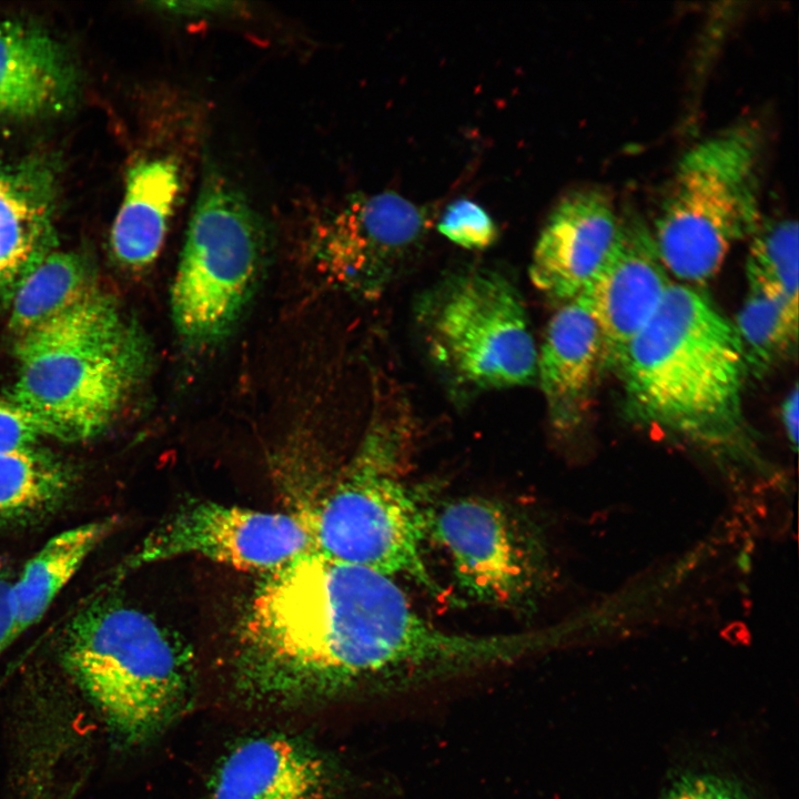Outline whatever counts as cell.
Returning a JSON list of instances; mask_svg holds the SVG:
<instances>
[{
	"label": "cell",
	"instance_id": "cell-1",
	"mask_svg": "<svg viewBox=\"0 0 799 799\" xmlns=\"http://www.w3.org/2000/svg\"><path fill=\"white\" fill-rule=\"evenodd\" d=\"M404 646L388 577L309 550L259 585L237 666L242 684L266 699L377 692Z\"/></svg>",
	"mask_w": 799,
	"mask_h": 799
},
{
	"label": "cell",
	"instance_id": "cell-2",
	"mask_svg": "<svg viewBox=\"0 0 799 799\" xmlns=\"http://www.w3.org/2000/svg\"><path fill=\"white\" fill-rule=\"evenodd\" d=\"M638 421L704 444L744 429L748 373L734 322L689 285L671 284L618 365Z\"/></svg>",
	"mask_w": 799,
	"mask_h": 799
},
{
	"label": "cell",
	"instance_id": "cell-3",
	"mask_svg": "<svg viewBox=\"0 0 799 799\" xmlns=\"http://www.w3.org/2000/svg\"><path fill=\"white\" fill-rule=\"evenodd\" d=\"M11 400L44 437L83 442L115 418L146 373L150 348L115 302L97 292L18 338Z\"/></svg>",
	"mask_w": 799,
	"mask_h": 799
},
{
	"label": "cell",
	"instance_id": "cell-4",
	"mask_svg": "<svg viewBox=\"0 0 799 799\" xmlns=\"http://www.w3.org/2000/svg\"><path fill=\"white\" fill-rule=\"evenodd\" d=\"M407 426L402 416L374 418L344 472L297 514L312 550L439 591L425 562L427 507L400 475Z\"/></svg>",
	"mask_w": 799,
	"mask_h": 799
},
{
	"label": "cell",
	"instance_id": "cell-5",
	"mask_svg": "<svg viewBox=\"0 0 799 799\" xmlns=\"http://www.w3.org/2000/svg\"><path fill=\"white\" fill-rule=\"evenodd\" d=\"M61 659L123 746L156 735L186 688L188 657L178 639L150 615L114 598L95 599L72 618Z\"/></svg>",
	"mask_w": 799,
	"mask_h": 799
},
{
	"label": "cell",
	"instance_id": "cell-6",
	"mask_svg": "<svg viewBox=\"0 0 799 799\" xmlns=\"http://www.w3.org/2000/svg\"><path fill=\"white\" fill-rule=\"evenodd\" d=\"M761 132L755 123L728 127L680 159L651 230L667 272L704 284L731 246L761 223Z\"/></svg>",
	"mask_w": 799,
	"mask_h": 799
},
{
	"label": "cell",
	"instance_id": "cell-7",
	"mask_svg": "<svg viewBox=\"0 0 799 799\" xmlns=\"http://www.w3.org/2000/svg\"><path fill=\"white\" fill-rule=\"evenodd\" d=\"M266 240L247 198L205 164L170 290L172 322L186 346L214 345L235 327L257 287Z\"/></svg>",
	"mask_w": 799,
	"mask_h": 799
},
{
	"label": "cell",
	"instance_id": "cell-8",
	"mask_svg": "<svg viewBox=\"0 0 799 799\" xmlns=\"http://www.w3.org/2000/svg\"><path fill=\"white\" fill-rule=\"evenodd\" d=\"M415 313L429 360L454 387L482 392L536 381L529 316L504 274L486 267L454 273L423 295Z\"/></svg>",
	"mask_w": 799,
	"mask_h": 799
},
{
	"label": "cell",
	"instance_id": "cell-9",
	"mask_svg": "<svg viewBox=\"0 0 799 799\" xmlns=\"http://www.w3.org/2000/svg\"><path fill=\"white\" fill-rule=\"evenodd\" d=\"M427 537L447 557L462 591L481 604L524 609L544 588L542 542L526 517L499 499L464 495L427 507Z\"/></svg>",
	"mask_w": 799,
	"mask_h": 799
},
{
	"label": "cell",
	"instance_id": "cell-10",
	"mask_svg": "<svg viewBox=\"0 0 799 799\" xmlns=\"http://www.w3.org/2000/svg\"><path fill=\"white\" fill-rule=\"evenodd\" d=\"M295 513L267 512L202 500L161 523L130 558V567L198 556L233 568L270 574L312 550Z\"/></svg>",
	"mask_w": 799,
	"mask_h": 799
},
{
	"label": "cell",
	"instance_id": "cell-11",
	"mask_svg": "<svg viewBox=\"0 0 799 799\" xmlns=\"http://www.w3.org/2000/svg\"><path fill=\"white\" fill-rule=\"evenodd\" d=\"M428 225L426 211L396 193L354 195L320 219L312 249L334 282L375 297L417 253Z\"/></svg>",
	"mask_w": 799,
	"mask_h": 799
},
{
	"label": "cell",
	"instance_id": "cell-12",
	"mask_svg": "<svg viewBox=\"0 0 799 799\" xmlns=\"http://www.w3.org/2000/svg\"><path fill=\"white\" fill-rule=\"evenodd\" d=\"M670 285L651 230L637 213L620 215L609 253L576 297L598 326L604 366L618 367Z\"/></svg>",
	"mask_w": 799,
	"mask_h": 799
},
{
	"label": "cell",
	"instance_id": "cell-13",
	"mask_svg": "<svg viewBox=\"0 0 799 799\" xmlns=\"http://www.w3.org/2000/svg\"><path fill=\"white\" fill-rule=\"evenodd\" d=\"M618 224L603 190L585 188L566 195L535 244L528 270L534 286L559 305L576 299L609 253Z\"/></svg>",
	"mask_w": 799,
	"mask_h": 799
},
{
	"label": "cell",
	"instance_id": "cell-14",
	"mask_svg": "<svg viewBox=\"0 0 799 799\" xmlns=\"http://www.w3.org/2000/svg\"><path fill=\"white\" fill-rule=\"evenodd\" d=\"M58 186L52 160L0 159V302L52 251Z\"/></svg>",
	"mask_w": 799,
	"mask_h": 799
},
{
	"label": "cell",
	"instance_id": "cell-15",
	"mask_svg": "<svg viewBox=\"0 0 799 799\" xmlns=\"http://www.w3.org/2000/svg\"><path fill=\"white\" fill-rule=\"evenodd\" d=\"M78 92V72L62 44L41 28L0 21V118L63 112Z\"/></svg>",
	"mask_w": 799,
	"mask_h": 799
},
{
	"label": "cell",
	"instance_id": "cell-16",
	"mask_svg": "<svg viewBox=\"0 0 799 799\" xmlns=\"http://www.w3.org/2000/svg\"><path fill=\"white\" fill-rule=\"evenodd\" d=\"M604 368L597 324L574 299L549 320L537 352V377L553 427L576 429L588 412L595 382Z\"/></svg>",
	"mask_w": 799,
	"mask_h": 799
},
{
	"label": "cell",
	"instance_id": "cell-17",
	"mask_svg": "<svg viewBox=\"0 0 799 799\" xmlns=\"http://www.w3.org/2000/svg\"><path fill=\"white\" fill-rule=\"evenodd\" d=\"M334 775L314 750L285 736L235 747L216 770L209 799H331Z\"/></svg>",
	"mask_w": 799,
	"mask_h": 799
},
{
	"label": "cell",
	"instance_id": "cell-18",
	"mask_svg": "<svg viewBox=\"0 0 799 799\" xmlns=\"http://www.w3.org/2000/svg\"><path fill=\"white\" fill-rule=\"evenodd\" d=\"M181 186V166L172 154L140 159L129 169L110 233L111 251L120 265L142 271L156 260Z\"/></svg>",
	"mask_w": 799,
	"mask_h": 799
},
{
	"label": "cell",
	"instance_id": "cell-19",
	"mask_svg": "<svg viewBox=\"0 0 799 799\" xmlns=\"http://www.w3.org/2000/svg\"><path fill=\"white\" fill-rule=\"evenodd\" d=\"M114 518H101L51 537L23 566L12 585L17 633L41 620L88 556L110 535Z\"/></svg>",
	"mask_w": 799,
	"mask_h": 799
},
{
	"label": "cell",
	"instance_id": "cell-20",
	"mask_svg": "<svg viewBox=\"0 0 799 799\" xmlns=\"http://www.w3.org/2000/svg\"><path fill=\"white\" fill-rule=\"evenodd\" d=\"M74 487L70 466L44 448L31 445L0 453V529L44 519Z\"/></svg>",
	"mask_w": 799,
	"mask_h": 799
},
{
	"label": "cell",
	"instance_id": "cell-21",
	"mask_svg": "<svg viewBox=\"0 0 799 799\" xmlns=\"http://www.w3.org/2000/svg\"><path fill=\"white\" fill-rule=\"evenodd\" d=\"M97 292L83 257L70 251H50L16 285L10 296V330L23 336Z\"/></svg>",
	"mask_w": 799,
	"mask_h": 799
},
{
	"label": "cell",
	"instance_id": "cell-22",
	"mask_svg": "<svg viewBox=\"0 0 799 799\" xmlns=\"http://www.w3.org/2000/svg\"><path fill=\"white\" fill-rule=\"evenodd\" d=\"M734 325L748 372L762 375L796 347L798 305L770 291L749 286Z\"/></svg>",
	"mask_w": 799,
	"mask_h": 799
},
{
	"label": "cell",
	"instance_id": "cell-23",
	"mask_svg": "<svg viewBox=\"0 0 799 799\" xmlns=\"http://www.w3.org/2000/svg\"><path fill=\"white\" fill-rule=\"evenodd\" d=\"M746 260L749 286L798 305V225L790 219L761 221L751 235Z\"/></svg>",
	"mask_w": 799,
	"mask_h": 799
},
{
	"label": "cell",
	"instance_id": "cell-24",
	"mask_svg": "<svg viewBox=\"0 0 799 799\" xmlns=\"http://www.w3.org/2000/svg\"><path fill=\"white\" fill-rule=\"evenodd\" d=\"M437 227L446 239L469 250L487 249L497 237L496 225L488 213L466 199L451 203Z\"/></svg>",
	"mask_w": 799,
	"mask_h": 799
},
{
	"label": "cell",
	"instance_id": "cell-25",
	"mask_svg": "<svg viewBox=\"0 0 799 799\" xmlns=\"http://www.w3.org/2000/svg\"><path fill=\"white\" fill-rule=\"evenodd\" d=\"M659 799H757L737 778L710 770H685L666 786Z\"/></svg>",
	"mask_w": 799,
	"mask_h": 799
},
{
	"label": "cell",
	"instance_id": "cell-26",
	"mask_svg": "<svg viewBox=\"0 0 799 799\" xmlns=\"http://www.w3.org/2000/svg\"><path fill=\"white\" fill-rule=\"evenodd\" d=\"M44 437L38 423L11 398L0 397V453L37 445Z\"/></svg>",
	"mask_w": 799,
	"mask_h": 799
},
{
	"label": "cell",
	"instance_id": "cell-27",
	"mask_svg": "<svg viewBox=\"0 0 799 799\" xmlns=\"http://www.w3.org/2000/svg\"><path fill=\"white\" fill-rule=\"evenodd\" d=\"M13 580L11 569L0 560V655L19 638L12 596Z\"/></svg>",
	"mask_w": 799,
	"mask_h": 799
},
{
	"label": "cell",
	"instance_id": "cell-28",
	"mask_svg": "<svg viewBox=\"0 0 799 799\" xmlns=\"http://www.w3.org/2000/svg\"><path fill=\"white\" fill-rule=\"evenodd\" d=\"M239 3L225 1H166L158 2L156 9L176 17H206L232 13Z\"/></svg>",
	"mask_w": 799,
	"mask_h": 799
},
{
	"label": "cell",
	"instance_id": "cell-29",
	"mask_svg": "<svg viewBox=\"0 0 799 799\" xmlns=\"http://www.w3.org/2000/svg\"><path fill=\"white\" fill-rule=\"evenodd\" d=\"M798 411L799 397L798 385L795 384L792 391L788 394L781 405V419L790 444L797 447L798 442Z\"/></svg>",
	"mask_w": 799,
	"mask_h": 799
},
{
	"label": "cell",
	"instance_id": "cell-30",
	"mask_svg": "<svg viewBox=\"0 0 799 799\" xmlns=\"http://www.w3.org/2000/svg\"><path fill=\"white\" fill-rule=\"evenodd\" d=\"M59 799H70V796L62 795Z\"/></svg>",
	"mask_w": 799,
	"mask_h": 799
}]
</instances>
